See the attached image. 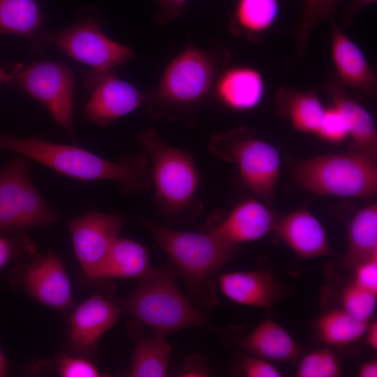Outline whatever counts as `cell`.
Returning a JSON list of instances; mask_svg holds the SVG:
<instances>
[{
    "label": "cell",
    "mask_w": 377,
    "mask_h": 377,
    "mask_svg": "<svg viewBox=\"0 0 377 377\" xmlns=\"http://www.w3.org/2000/svg\"><path fill=\"white\" fill-rule=\"evenodd\" d=\"M8 371V362L0 348V377L6 376Z\"/></svg>",
    "instance_id": "obj_42"
},
{
    "label": "cell",
    "mask_w": 377,
    "mask_h": 377,
    "mask_svg": "<svg viewBox=\"0 0 377 377\" xmlns=\"http://www.w3.org/2000/svg\"><path fill=\"white\" fill-rule=\"evenodd\" d=\"M125 223L117 214L89 211L67 221L75 255L89 281Z\"/></svg>",
    "instance_id": "obj_13"
},
{
    "label": "cell",
    "mask_w": 377,
    "mask_h": 377,
    "mask_svg": "<svg viewBox=\"0 0 377 377\" xmlns=\"http://www.w3.org/2000/svg\"><path fill=\"white\" fill-rule=\"evenodd\" d=\"M368 345L373 349H377V322L373 321L368 324L366 332Z\"/></svg>",
    "instance_id": "obj_41"
},
{
    "label": "cell",
    "mask_w": 377,
    "mask_h": 377,
    "mask_svg": "<svg viewBox=\"0 0 377 377\" xmlns=\"http://www.w3.org/2000/svg\"><path fill=\"white\" fill-rule=\"evenodd\" d=\"M9 84H15L40 101L73 138L75 77L65 64L43 61L25 67L17 64Z\"/></svg>",
    "instance_id": "obj_9"
},
{
    "label": "cell",
    "mask_w": 377,
    "mask_h": 377,
    "mask_svg": "<svg viewBox=\"0 0 377 377\" xmlns=\"http://www.w3.org/2000/svg\"><path fill=\"white\" fill-rule=\"evenodd\" d=\"M279 214L258 199L238 203L221 221L207 229L224 242L239 243L258 240L274 230Z\"/></svg>",
    "instance_id": "obj_15"
},
{
    "label": "cell",
    "mask_w": 377,
    "mask_h": 377,
    "mask_svg": "<svg viewBox=\"0 0 377 377\" xmlns=\"http://www.w3.org/2000/svg\"><path fill=\"white\" fill-rule=\"evenodd\" d=\"M210 151L237 165L244 186L257 199L272 203L279 178L281 158L277 149L248 126L212 135Z\"/></svg>",
    "instance_id": "obj_6"
},
{
    "label": "cell",
    "mask_w": 377,
    "mask_h": 377,
    "mask_svg": "<svg viewBox=\"0 0 377 377\" xmlns=\"http://www.w3.org/2000/svg\"><path fill=\"white\" fill-rule=\"evenodd\" d=\"M150 268L148 249L136 241L119 236L89 281L93 283L113 279H139Z\"/></svg>",
    "instance_id": "obj_20"
},
{
    "label": "cell",
    "mask_w": 377,
    "mask_h": 377,
    "mask_svg": "<svg viewBox=\"0 0 377 377\" xmlns=\"http://www.w3.org/2000/svg\"><path fill=\"white\" fill-rule=\"evenodd\" d=\"M279 11V0H237L229 30L235 36L257 41L273 26Z\"/></svg>",
    "instance_id": "obj_26"
},
{
    "label": "cell",
    "mask_w": 377,
    "mask_h": 377,
    "mask_svg": "<svg viewBox=\"0 0 377 377\" xmlns=\"http://www.w3.org/2000/svg\"><path fill=\"white\" fill-rule=\"evenodd\" d=\"M325 91L332 105L341 111L347 121L351 138L348 151L376 158L377 133L371 113L346 92V87L335 73L327 80Z\"/></svg>",
    "instance_id": "obj_18"
},
{
    "label": "cell",
    "mask_w": 377,
    "mask_h": 377,
    "mask_svg": "<svg viewBox=\"0 0 377 377\" xmlns=\"http://www.w3.org/2000/svg\"><path fill=\"white\" fill-rule=\"evenodd\" d=\"M219 101L230 109L242 111L255 108L262 101L265 82L258 71L237 66L225 70L215 84Z\"/></svg>",
    "instance_id": "obj_21"
},
{
    "label": "cell",
    "mask_w": 377,
    "mask_h": 377,
    "mask_svg": "<svg viewBox=\"0 0 377 377\" xmlns=\"http://www.w3.org/2000/svg\"><path fill=\"white\" fill-rule=\"evenodd\" d=\"M377 293L365 289L353 281L343 290V309L357 320L369 323L376 306Z\"/></svg>",
    "instance_id": "obj_31"
},
{
    "label": "cell",
    "mask_w": 377,
    "mask_h": 377,
    "mask_svg": "<svg viewBox=\"0 0 377 377\" xmlns=\"http://www.w3.org/2000/svg\"><path fill=\"white\" fill-rule=\"evenodd\" d=\"M137 320L128 325L135 340L128 376L132 377H163L167 376L172 347L165 334L154 333L153 337L142 336L141 325Z\"/></svg>",
    "instance_id": "obj_22"
},
{
    "label": "cell",
    "mask_w": 377,
    "mask_h": 377,
    "mask_svg": "<svg viewBox=\"0 0 377 377\" xmlns=\"http://www.w3.org/2000/svg\"><path fill=\"white\" fill-rule=\"evenodd\" d=\"M275 103L279 115L289 120L295 130L306 133L315 134L325 110L314 89L281 87L276 93Z\"/></svg>",
    "instance_id": "obj_24"
},
{
    "label": "cell",
    "mask_w": 377,
    "mask_h": 377,
    "mask_svg": "<svg viewBox=\"0 0 377 377\" xmlns=\"http://www.w3.org/2000/svg\"><path fill=\"white\" fill-rule=\"evenodd\" d=\"M43 22L34 0H0V32L16 34L32 39Z\"/></svg>",
    "instance_id": "obj_27"
},
{
    "label": "cell",
    "mask_w": 377,
    "mask_h": 377,
    "mask_svg": "<svg viewBox=\"0 0 377 377\" xmlns=\"http://www.w3.org/2000/svg\"><path fill=\"white\" fill-rule=\"evenodd\" d=\"M273 231L279 239L302 258L334 255L325 228L305 207L279 216Z\"/></svg>",
    "instance_id": "obj_17"
},
{
    "label": "cell",
    "mask_w": 377,
    "mask_h": 377,
    "mask_svg": "<svg viewBox=\"0 0 377 377\" xmlns=\"http://www.w3.org/2000/svg\"><path fill=\"white\" fill-rule=\"evenodd\" d=\"M29 167L30 160L20 155L0 170V232L45 228L58 220L31 181Z\"/></svg>",
    "instance_id": "obj_8"
},
{
    "label": "cell",
    "mask_w": 377,
    "mask_h": 377,
    "mask_svg": "<svg viewBox=\"0 0 377 377\" xmlns=\"http://www.w3.org/2000/svg\"><path fill=\"white\" fill-rule=\"evenodd\" d=\"M36 252L34 244L24 232L17 238L0 236V271L15 257Z\"/></svg>",
    "instance_id": "obj_34"
},
{
    "label": "cell",
    "mask_w": 377,
    "mask_h": 377,
    "mask_svg": "<svg viewBox=\"0 0 377 377\" xmlns=\"http://www.w3.org/2000/svg\"><path fill=\"white\" fill-rule=\"evenodd\" d=\"M0 150L15 152L77 179L114 181L126 193L142 191L152 182L151 168L142 153L114 162L77 146L7 135H0Z\"/></svg>",
    "instance_id": "obj_1"
},
{
    "label": "cell",
    "mask_w": 377,
    "mask_h": 377,
    "mask_svg": "<svg viewBox=\"0 0 377 377\" xmlns=\"http://www.w3.org/2000/svg\"><path fill=\"white\" fill-rule=\"evenodd\" d=\"M302 16L295 29V51L305 54L311 34L320 22L334 18L340 0H304Z\"/></svg>",
    "instance_id": "obj_29"
},
{
    "label": "cell",
    "mask_w": 377,
    "mask_h": 377,
    "mask_svg": "<svg viewBox=\"0 0 377 377\" xmlns=\"http://www.w3.org/2000/svg\"><path fill=\"white\" fill-rule=\"evenodd\" d=\"M315 134L326 142L337 144L349 137V128L341 111L331 105L325 108Z\"/></svg>",
    "instance_id": "obj_33"
},
{
    "label": "cell",
    "mask_w": 377,
    "mask_h": 377,
    "mask_svg": "<svg viewBox=\"0 0 377 377\" xmlns=\"http://www.w3.org/2000/svg\"><path fill=\"white\" fill-rule=\"evenodd\" d=\"M157 244L170 257L196 302L212 308L217 302L211 276L235 257L237 246L211 232L177 231L144 220Z\"/></svg>",
    "instance_id": "obj_2"
},
{
    "label": "cell",
    "mask_w": 377,
    "mask_h": 377,
    "mask_svg": "<svg viewBox=\"0 0 377 377\" xmlns=\"http://www.w3.org/2000/svg\"><path fill=\"white\" fill-rule=\"evenodd\" d=\"M369 323L362 322L343 309L324 313L316 323L320 340L328 345L346 346L365 335Z\"/></svg>",
    "instance_id": "obj_28"
},
{
    "label": "cell",
    "mask_w": 377,
    "mask_h": 377,
    "mask_svg": "<svg viewBox=\"0 0 377 377\" xmlns=\"http://www.w3.org/2000/svg\"><path fill=\"white\" fill-rule=\"evenodd\" d=\"M13 77L12 72L8 73L3 68H0V83L6 82L9 84L13 80Z\"/></svg>",
    "instance_id": "obj_43"
},
{
    "label": "cell",
    "mask_w": 377,
    "mask_h": 377,
    "mask_svg": "<svg viewBox=\"0 0 377 377\" xmlns=\"http://www.w3.org/2000/svg\"><path fill=\"white\" fill-rule=\"evenodd\" d=\"M239 346L253 355L267 360L290 362L298 357L301 348L279 324L266 319L239 341Z\"/></svg>",
    "instance_id": "obj_23"
},
{
    "label": "cell",
    "mask_w": 377,
    "mask_h": 377,
    "mask_svg": "<svg viewBox=\"0 0 377 377\" xmlns=\"http://www.w3.org/2000/svg\"><path fill=\"white\" fill-rule=\"evenodd\" d=\"M223 294L232 302L258 308H270L281 294L279 283L265 270L227 272L219 278Z\"/></svg>",
    "instance_id": "obj_19"
},
{
    "label": "cell",
    "mask_w": 377,
    "mask_h": 377,
    "mask_svg": "<svg viewBox=\"0 0 377 377\" xmlns=\"http://www.w3.org/2000/svg\"><path fill=\"white\" fill-rule=\"evenodd\" d=\"M242 369L248 377H281V373L267 360L256 357H244Z\"/></svg>",
    "instance_id": "obj_35"
},
{
    "label": "cell",
    "mask_w": 377,
    "mask_h": 377,
    "mask_svg": "<svg viewBox=\"0 0 377 377\" xmlns=\"http://www.w3.org/2000/svg\"><path fill=\"white\" fill-rule=\"evenodd\" d=\"M10 274L11 286L38 303L60 311L73 309L71 284L63 261L52 250L29 254Z\"/></svg>",
    "instance_id": "obj_10"
},
{
    "label": "cell",
    "mask_w": 377,
    "mask_h": 377,
    "mask_svg": "<svg viewBox=\"0 0 377 377\" xmlns=\"http://www.w3.org/2000/svg\"><path fill=\"white\" fill-rule=\"evenodd\" d=\"M68 321L66 348L68 353L89 357L100 338L123 314L120 300L98 290L72 309Z\"/></svg>",
    "instance_id": "obj_12"
},
{
    "label": "cell",
    "mask_w": 377,
    "mask_h": 377,
    "mask_svg": "<svg viewBox=\"0 0 377 377\" xmlns=\"http://www.w3.org/2000/svg\"><path fill=\"white\" fill-rule=\"evenodd\" d=\"M174 265L151 267L137 288L120 300L123 314L135 318L154 333L165 334L190 327H207L203 314L176 284Z\"/></svg>",
    "instance_id": "obj_4"
},
{
    "label": "cell",
    "mask_w": 377,
    "mask_h": 377,
    "mask_svg": "<svg viewBox=\"0 0 377 377\" xmlns=\"http://www.w3.org/2000/svg\"><path fill=\"white\" fill-rule=\"evenodd\" d=\"M341 374L340 362L328 347L306 355L300 361L295 373L297 377H337Z\"/></svg>",
    "instance_id": "obj_30"
},
{
    "label": "cell",
    "mask_w": 377,
    "mask_h": 377,
    "mask_svg": "<svg viewBox=\"0 0 377 377\" xmlns=\"http://www.w3.org/2000/svg\"><path fill=\"white\" fill-rule=\"evenodd\" d=\"M91 96L82 110L84 118L96 125L107 126L125 116L142 103L145 95L114 71H92L85 80Z\"/></svg>",
    "instance_id": "obj_14"
},
{
    "label": "cell",
    "mask_w": 377,
    "mask_h": 377,
    "mask_svg": "<svg viewBox=\"0 0 377 377\" xmlns=\"http://www.w3.org/2000/svg\"><path fill=\"white\" fill-rule=\"evenodd\" d=\"M138 139L151 159L155 202L160 209L172 216L188 211L199 183L192 156L163 142L153 125L138 134Z\"/></svg>",
    "instance_id": "obj_7"
},
{
    "label": "cell",
    "mask_w": 377,
    "mask_h": 377,
    "mask_svg": "<svg viewBox=\"0 0 377 377\" xmlns=\"http://www.w3.org/2000/svg\"><path fill=\"white\" fill-rule=\"evenodd\" d=\"M51 41L64 52L100 73L136 57L128 47L109 38L93 18H85L54 35Z\"/></svg>",
    "instance_id": "obj_11"
},
{
    "label": "cell",
    "mask_w": 377,
    "mask_h": 377,
    "mask_svg": "<svg viewBox=\"0 0 377 377\" xmlns=\"http://www.w3.org/2000/svg\"><path fill=\"white\" fill-rule=\"evenodd\" d=\"M223 47L207 51L186 46L166 66L159 84L145 94L154 117L173 114L202 103L228 61Z\"/></svg>",
    "instance_id": "obj_3"
},
{
    "label": "cell",
    "mask_w": 377,
    "mask_h": 377,
    "mask_svg": "<svg viewBox=\"0 0 377 377\" xmlns=\"http://www.w3.org/2000/svg\"><path fill=\"white\" fill-rule=\"evenodd\" d=\"M377 257V205L360 209L348 226V244L343 262L352 270L359 264Z\"/></svg>",
    "instance_id": "obj_25"
},
{
    "label": "cell",
    "mask_w": 377,
    "mask_h": 377,
    "mask_svg": "<svg viewBox=\"0 0 377 377\" xmlns=\"http://www.w3.org/2000/svg\"><path fill=\"white\" fill-rule=\"evenodd\" d=\"M331 27V56L335 75L345 87L360 91L367 98L375 97L377 77L364 52L340 28L334 19Z\"/></svg>",
    "instance_id": "obj_16"
},
{
    "label": "cell",
    "mask_w": 377,
    "mask_h": 377,
    "mask_svg": "<svg viewBox=\"0 0 377 377\" xmlns=\"http://www.w3.org/2000/svg\"><path fill=\"white\" fill-rule=\"evenodd\" d=\"M54 365L57 372L62 377H100L105 376L89 357L68 352L60 353L56 356Z\"/></svg>",
    "instance_id": "obj_32"
},
{
    "label": "cell",
    "mask_w": 377,
    "mask_h": 377,
    "mask_svg": "<svg viewBox=\"0 0 377 377\" xmlns=\"http://www.w3.org/2000/svg\"><path fill=\"white\" fill-rule=\"evenodd\" d=\"M158 10L154 15L155 21L166 24L179 17L183 12L188 0H156Z\"/></svg>",
    "instance_id": "obj_37"
},
{
    "label": "cell",
    "mask_w": 377,
    "mask_h": 377,
    "mask_svg": "<svg viewBox=\"0 0 377 377\" xmlns=\"http://www.w3.org/2000/svg\"><path fill=\"white\" fill-rule=\"evenodd\" d=\"M360 377H376L377 376V362L370 360L362 363L358 370Z\"/></svg>",
    "instance_id": "obj_40"
},
{
    "label": "cell",
    "mask_w": 377,
    "mask_h": 377,
    "mask_svg": "<svg viewBox=\"0 0 377 377\" xmlns=\"http://www.w3.org/2000/svg\"><path fill=\"white\" fill-rule=\"evenodd\" d=\"M180 376L186 377L209 376L206 359L204 357L197 355L189 356L185 362Z\"/></svg>",
    "instance_id": "obj_38"
},
{
    "label": "cell",
    "mask_w": 377,
    "mask_h": 377,
    "mask_svg": "<svg viewBox=\"0 0 377 377\" xmlns=\"http://www.w3.org/2000/svg\"><path fill=\"white\" fill-rule=\"evenodd\" d=\"M353 271L354 283L377 293V257L359 264Z\"/></svg>",
    "instance_id": "obj_36"
},
{
    "label": "cell",
    "mask_w": 377,
    "mask_h": 377,
    "mask_svg": "<svg viewBox=\"0 0 377 377\" xmlns=\"http://www.w3.org/2000/svg\"><path fill=\"white\" fill-rule=\"evenodd\" d=\"M291 171L297 183L318 195L371 198L377 191L376 158L358 152L297 161Z\"/></svg>",
    "instance_id": "obj_5"
},
{
    "label": "cell",
    "mask_w": 377,
    "mask_h": 377,
    "mask_svg": "<svg viewBox=\"0 0 377 377\" xmlns=\"http://www.w3.org/2000/svg\"><path fill=\"white\" fill-rule=\"evenodd\" d=\"M377 0H353L351 4L349 6L343 18V21L345 24H348L352 22L357 13L363 8L367 6L373 4L376 2Z\"/></svg>",
    "instance_id": "obj_39"
}]
</instances>
